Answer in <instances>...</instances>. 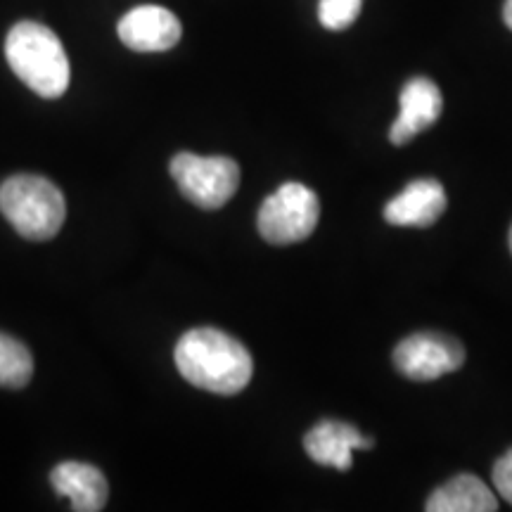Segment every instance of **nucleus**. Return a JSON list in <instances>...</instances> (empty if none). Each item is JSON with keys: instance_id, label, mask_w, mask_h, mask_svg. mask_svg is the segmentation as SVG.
I'll return each instance as SVG.
<instances>
[{"instance_id": "dca6fc26", "label": "nucleus", "mask_w": 512, "mask_h": 512, "mask_svg": "<svg viewBox=\"0 0 512 512\" xmlns=\"http://www.w3.org/2000/svg\"><path fill=\"white\" fill-rule=\"evenodd\" d=\"M503 19H505V24H508V29H512V0H505Z\"/></svg>"}, {"instance_id": "39448f33", "label": "nucleus", "mask_w": 512, "mask_h": 512, "mask_svg": "<svg viewBox=\"0 0 512 512\" xmlns=\"http://www.w3.org/2000/svg\"><path fill=\"white\" fill-rule=\"evenodd\" d=\"M169 169L185 200L202 209H221L240 188V166L228 157L178 152Z\"/></svg>"}, {"instance_id": "f03ea898", "label": "nucleus", "mask_w": 512, "mask_h": 512, "mask_svg": "<svg viewBox=\"0 0 512 512\" xmlns=\"http://www.w3.org/2000/svg\"><path fill=\"white\" fill-rule=\"evenodd\" d=\"M10 69L41 98L55 100L69 88V57L55 31L38 22H19L5 38Z\"/></svg>"}, {"instance_id": "1a4fd4ad", "label": "nucleus", "mask_w": 512, "mask_h": 512, "mask_svg": "<svg viewBox=\"0 0 512 512\" xmlns=\"http://www.w3.org/2000/svg\"><path fill=\"white\" fill-rule=\"evenodd\" d=\"M446 211V190L434 178L411 181L384 207V221L392 226L427 228Z\"/></svg>"}, {"instance_id": "9b49d317", "label": "nucleus", "mask_w": 512, "mask_h": 512, "mask_svg": "<svg viewBox=\"0 0 512 512\" xmlns=\"http://www.w3.org/2000/svg\"><path fill=\"white\" fill-rule=\"evenodd\" d=\"M50 482L57 494L69 498L76 512H98L105 508L110 486L95 465L60 463L50 472Z\"/></svg>"}, {"instance_id": "7ed1b4c3", "label": "nucleus", "mask_w": 512, "mask_h": 512, "mask_svg": "<svg viewBox=\"0 0 512 512\" xmlns=\"http://www.w3.org/2000/svg\"><path fill=\"white\" fill-rule=\"evenodd\" d=\"M0 211L22 238L50 240L60 233L67 204L48 178L19 174L0 185Z\"/></svg>"}, {"instance_id": "0eeeda50", "label": "nucleus", "mask_w": 512, "mask_h": 512, "mask_svg": "<svg viewBox=\"0 0 512 512\" xmlns=\"http://www.w3.org/2000/svg\"><path fill=\"white\" fill-rule=\"evenodd\" d=\"M119 38L136 53H164L181 41L183 27L171 10L159 5H140L119 22Z\"/></svg>"}, {"instance_id": "9d476101", "label": "nucleus", "mask_w": 512, "mask_h": 512, "mask_svg": "<svg viewBox=\"0 0 512 512\" xmlns=\"http://www.w3.org/2000/svg\"><path fill=\"white\" fill-rule=\"evenodd\" d=\"M304 448L309 458L318 465H330L347 472L354 463V451L373 448V439L356 430L349 422L323 420L304 437Z\"/></svg>"}, {"instance_id": "f8f14e48", "label": "nucleus", "mask_w": 512, "mask_h": 512, "mask_svg": "<svg viewBox=\"0 0 512 512\" xmlns=\"http://www.w3.org/2000/svg\"><path fill=\"white\" fill-rule=\"evenodd\" d=\"M425 510L430 512H494L498 510L494 491L475 475H456L441 484L427 498Z\"/></svg>"}, {"instance_id": "ddd939ff", "label": "nucleus", "mask_w": 512, "mask_h": 512, "mask_svg": "<svg viewBox=\"0 0 512 512\" xmlns=\"http://www.w3.org/2000/svg\"><path fill=\"white\" fill-rule=\"evenodd\" d=\"M34 375V358L22 342L0 332V387L19 389Z\"/></svg>"}, {"instance_id": "423d86ee", "label": "nucleus", "mask_w": 512, "mask_h": 512, "mask_svg": "<svg viewBox=\"0 0 512 512\" xmlns=\"http://www.w3.org/2000/svg\"><path fill=\"white\" fill-rule=\"evenodd\" d=\"M394 363L408 380L432 382L456 373L465 363V349L458 339L441 332H415L394 349Z\"/></svg>"}, {"instance_id": "2eb2a0df", "label": "nucleus", "mask_w": 512, "mask_h": 512, "mask_svg": "<svg viewBox=\"0 0 512 512\" xmlns=\"http://www.w3.org/2000/svg\"><path fill=\"white\" fill-rule=\"evenodd\" d=\"M491 477H494V486L503 501H508L512 505V448H508V451L496 460Z\"/></svg>"}, {"instance_id": "f257e3e1", "label": "nucleus", "mask_w": 512, "mask_h": 512, "mask_svg": "<svg viewBox=\"0 0 512 512\" xmlns=\"http://www.w3.org/2000/svg\"><path fill=\"white\" fill-rule=\"evenodd\" d=\"M174 358L185 380L214 394H238L252 380L254 363L245 344L216 328L185 332Z\"/></svg>"}, {"instance_id": "f3484780", "label": "nucleus", "mask_w": 512, "mask_h": 512, "mask_svg": "<svg viewBox=\"0 0 512 512\" xmlns=\"http://www.w3.org/2000/svg\"><path fill=\"white\" fill-rule=\"evenodd\" d=\"M508 242H510V252H512V228H510V238H508Z\"/></svg>"}, {"instance_id": "6e6552de", "label": "nucleus", "mask_w": 512, "mask_h": 512, "mask_svg": "<svg viewBox=\"0 0 512 512\" xmlns=\"http://www.w3.org/2000/svg\"><path fill=\"white\" fill-rule=\"evenodd\" d=\"M401 112L389 128L392 145H406L408 140L430 128L441 117V91L439 86L425 76H415L403 86L399 98Z\"/></svg>"}, {"instance_id": "4468645a", "label": "nucleus", "mask_w": 512, "mask_h": 512, "mask_svg": "<svg viewBox=\"0 0 512 512\" xmlns=\"http://www.w3.org/2000/svg\"><path fill=\"white\" fill-rule=\"evenodd\" d=\"M363 10V0H320L318 19L325 29L344 31L356 22Z\"/></svg>"}, {"instance_id": "20e7f679", "label": "nucleus", "mask_w": 512, "mask_h": 512, "mask_svg": "<svg viewBox=\"0 0 512 512\" xmlns=\"http://www.w3.org/2000/svg\"><path fill=\"white\" fill-rule=\"evenodd\" d=\"M320 219L318 195L302 183H283L259 209L261 238L271 245H294L316 230Z\"/></svg>"}]
</instances>
